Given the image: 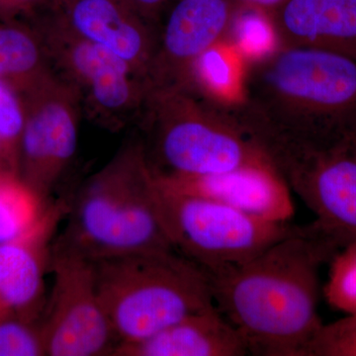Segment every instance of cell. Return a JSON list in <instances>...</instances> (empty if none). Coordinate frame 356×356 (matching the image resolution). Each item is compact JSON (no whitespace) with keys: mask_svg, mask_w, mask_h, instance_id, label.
<instances>
[{"mask_svg":"<svg viewBox=\"0 0 356 356\" xmlns=\"http://www.w3.org/2000/svg\"><path fill=\"white\" fill-rule=\"evenodd\" d=\"M266 153L329 146L356 134V55L277 46L245 60L240 102L229 105Z\"/></svg>","mask_w":356,"mask_h":356,"instance_id":"1","label":"cell"},{"mask_svg":"<svg viewBox=\"0 0 356 356\" xmlns=\"http://www.w3.org/2000/svg\"><path fill=\"white\" fill-rule=\"evenodd\" d=\"M343 248L313 222L247 264L208 275L215 306L242 337L248 355H304L323 325L321 267Z\"/></svg>","mask_w":356,"mask_h":356,"instance_id":"2","label":"cell"},{"mask_svg":"<svg viewBox=\"0 0 356 356\" xmlns=\"http://www.w3.org/2000/svg\"><path fill=\"white\" fill-rule=\"evenodd\" d=\"M65 221L54 245L91 261L175 250L159 217L153 172L140 149L126 152L89 180L72 199Z\"/></svg>","mask_w":356,"mask_h":356,"instance_id":"3","label":"cell"},{"mask_svg":"<svg viewBox=\"0 0 356 356\" xmlns=\"http://www.w3.org/2000/svg\"><path fill=\"white\" fill-rule=\"evenodd\" d=\"M93 264L119 344L142 341L215 307L208 274L177 250L113 255Z\"/></svg>","mask_w":356,"mask_h":356,"instance_id":"4","label":"cell"},{"mask_svg":"<svg viewBox=\"0 0 356 356\" xmlns=\"http://www.w3.org/2000/svg\"><path fill=\"white\" fill-rule=\"evenodd\" d=\"M156 197L173 248L208 275L247 264L300 227L266 221L208 199L166 191L156 182Z\"/></svg>","mask_w":356,"mask_h":356,"instance_id":"5","label":"cell"},{"mask_svg":"<svg viewBox=\"0 0 356 356\" xmlns=\"http://www.w3.org/2000/svg\"><path fill=\"white\" fill-rule=\"evenodd\" d=\"M168 96L154 127V175L200 177L273 165L228 105L212 99L199 106Z\"/></svg>","mask_w":356,"mask_h":356,"instance_id":"6","label":"cell"},{"mask_svg":"<svg viewBox=\"0 0 356 356\" xmlns=\"http://www.w3.org/2000/svg\"><path fill=\"white\" fill-rule=\"evenodd\" d=\"M54 285L41 322L46 355H113L119 341L96 284L95 264L54 247Z\"/></svg>","mask_w":356,"mask_h":356,"instance_id":"7","label":"cell"},{"mask_svg":"<svg viewBox=\"0 0 356 356\" xmlns=\"http://www.w3.org/2000/svg\"><path fill=\"white\" fill-rule=\"evenodd\" d=\"M275 170L343 247L356 240V138L321 147H280L266 153Z\"/></svg>","mask_w":356,"mask_h":356,"instance_id":"8","label":"cell"},{"mask_svg":"<svg viewBox=\"0 0 356 356\" xmlns=\"http://www.w3.org/2000/svg\"><path fill=\"white\" fill-rule=\"evenodd\" d=\"M72 199L47 203L38 221L24 235L0 243V310L35 321L44 303V276L51 267L57 233Z\"/></svg>","mask_w":356,"mask_h":356,"instance_id":"9","label":"cell"},{"mask_svg":"<svg viewBox=\"0 0 356 356\" xmlns=\"http://www.w3.org/2000/svg\"><path fill=\"white\" fill-rule=\"evenodd\" d=\"M154 177L166 191L208 199L266 221L289 222L294 214L291 191L273 165L200 177Z\"/></svg>","mask_w":356,"mask_h":356,"instance_id":"10","label":"cell"},{"mask_svg":"<svg viewBox=\"0 0 356 356\" xmlns=\"http://www.w3.org/2000/svg\"><path fill=\"white\" fill-rule=\"evenodd\" d=\"M18 168L21 179L44 202L76 154V116L63 100L34 93L25 106Z\"/></svg>","mask_w":356,"mask_h":356,"instance_id":"11","label":"cell"},{"mask_svg":"<svg viewBox=\"0 0 356 356\" xmlns=\"http://www.w3.org/2000/svg\"><path fill=\"white\" fill-rule=\"evenodd\" d=\"M269 19L278 46L356 55V0H286Z\"/></svg>","mask_w":356,"mask_h":356,"instance_id":"12","label":"cell"},{"mask_svg":"<svg viewBox=\"0 0 356 356\" xmlns=\"http://www.w3.org/2000/svg\"><path fill=\"white\" fill-rule=\"evenodd\" d=\"M247 346L216 306L187 316L153 336L119 344L112 356H245Z\"/></svg>","mask_w":356,"mask_h":356,"instance_id":"13","label":"cell"},{"mask_svg":"<svg viewBox=\"0 0 356 356\" xmlns=\"http://www.w3.org/2000/svg\"><path fill=\"white\" fill-rule=\"evenodd\" d=\"M236 11L229 0H179L163 33V67L175 76L194 69L202 54L228 38Z\"/></svg>","mask_w":356,"mask_h":356,"instance_id":"14","label":"cell"},{"mask_svg":"<svg viewBox=\"0 0 356 356\" xmlns=\"http://www.w3.org/2000/svg\"><path fill=\"white\" fill-rule=\"evenodd\" d=\"M72 23L86 41L108 49L129 64L145 54L144 35L124 19L110 0H79L72 11Z\"/></svg>","mask_w":356,"mask_h":356,"instance_id":"15","label":"cell"},{"mask_svg":"<svg viewBox=\"0 0 356 356\" xmlns=\"http://www.w3.org/2000/svg\"><path fill=\"white\" fill-rule=\"evenodd\" d=\"M72 60L77 72L90 84L98 104L110 110L127 104L131 96L127 60L86 40L74 48Z\"/></svg>","mask_w":356,"mask_h":356,"instance_id":"16","label":"cell"},{"mask_svg":"<svg viewBox=\"0 0 356 356\" xmlns=\"http://www.w3.org/2000/svg\"><path fill=\"white\" fill-rule=\"evenodd\" d=\"M245 58L229 40L208 49L196 62L199 77L213 99L224 104L240 102Z\"/></svg>","mask_w":356,"mask_h":356,"instance_id":"17","label":"cell"},{"mask_svg":"<svg viewBox=\"0 0 356 356\" xmlns=\"http://www.w3.org/2000/svg\"><path fill=\"white\" fill-rule=\"evenodd\" d=\"M48 202L42 200L15 172L0 170V243L27 233Z\"/></svg>","mask_w":356,"mask_h":356,"instance_id":"18","label":"cell"},{"mask_svg":"<svg viewBox=\"0 0 356 356\" xmlns=\"http://www.w3.org/2000/svg\"><path fill=\"white\" fill-rule=\"evenodd\" d=\"M41 63L36 40L15 26L0 25V79L16 90L32 89Z\"/></svg>","mask_w":356,"mask_h":356,"instance_id":"19","label":"cell"},{"mask_svg":"<svg viewBox=\"0 0 356 356\" xmlns=\"http://www.w3.org/2000/svg\"><path fill=\"white\" fill-rule=\"evenodd\" d=\"M229 32H234L229 42L245 60L266 55L278 46L269 16L254 9H236Z\"/></svg>","mask_w":356,"mask_h":356,"instance_id":"20","label":"cell"},{"mask_svg":"<svg viewBox=\"0 0 356 356\" xmlns=\"http://www.w3.org/2000/svg\"><path fill=\"white\" fill-rule=\"evenodd\" d=\"M323 293L332 308L346 315L356 314V240L341 248L329 264Z\"/></svg>","mask_w":356,"mask_h":356,"instance_id":"21","label":"cell"},{"mask_svg":"<svg viewBox=\"0 0 356 356\" xmlns=\"http://www.w3.org/2000/svg\"><path fill=\"white\" fill-rule=\"evenodd\" d=\"M11 84L0 79V144L13 172L18 170L21 136L25 125V106Z\"/></svg>","mask_w":356,"mask_h":356,"instance_id":"22","label":"cell"},{"mask_svg":"<svg viewBox=\"0 0 356 356\" xmlns=\"http://www.w3.org/2000/svg\"><path fill=\"white\" fill-rule=\"evenodd\" d=\"M8 314L0 318V356L46 355L41 324Z\"/></svg>","mask_w":356,"mask_h":356,"instance_id":"23","label":"cell"},{"mask_svg":"<svg viewBox=\"0 0 356 356\" xmlns=\"http://www.w3.org/2000/svg\"><path fill=\"white\" fill-rule=\"evenodd\" d=\"M303 356H356V314L323 324Z\"/></svg>","mask_w":356,"mask_h":356,"instance_id":"24","label":"cell"},{"mask_svg":"<svg viewBox=\"0 0 356 356\" xmlns=\"http://www.w3.org/2000/svg\"><path fill=\"white\" fill-rule=\"evenodd\" d=\"M236 9H254L270 16L286 0H229Z\"/></svg>","mask_w":356,"mask_h":356,"instance_id":"25","label":"cell"},{"mask_svg":"<svg viewBox=\"0 0 356 356\" xmlns=\"http://www.w3.org/2000/svg\"><path fill=\"white\" fill-rule=\"evenodd\" d=\"M0 170H11L7 165L6 158H4L3 151H2L1 144H0ZM13 172V170H11Z\"/></svg>","mask_w":356,"mask_h":356,"instance_id":"26","label":"cell"},{"mask_svg":"<svg viewBox=\"0 0 356 356\" xmlns=\"http://www.w3.org/2000/svg\"><path fill=\"white\" fill-rule=\"evenodd\" d=\"M136 1L145 4V6H156V4L161 3L163 0H136Z\"/></svg>","mask_w":356,"mask_h":356,"instance_id":"27","label":"cell"},{"mask_svg":"<svg viewBox=\"0 0 356 356\" xmlns=\"http://www.w3.org/2000/svg\"><path fill=\"white\" fill-rule=\"evenodd\" d=\"M0 1L9 2V3H24L30 0H0Z\"/></svg>","mask_w":356,"mask_h":356,"instance_id":"28","label":"cell"},{"mask_svg":"<svg viewBox=\"0 0 356 356\" xmlns=\"http://www.w3.org/2000/svg\"><path fill=\"white\" fill-rule=\"evenodd\" d=\"M8 315V314L4 313V312H2L0 310V318L3 317V316Z\"/></svg>","mask_w":356,"mask_h":356,"instance_id":"29","label":"cell"},{"mask_svg":"<svg viewBox=\"0 0 356 356\" xmlns=\"http://www.w3.org/2000/svg\"><path fill=\"white\" fill-rule=\"evenodd\" d=\"M355 137L356 138V134H355Z\"/></svg>","mask_w":356,"mask_h":356,"instance_id":"30","label":"cell"}]
</instances>
